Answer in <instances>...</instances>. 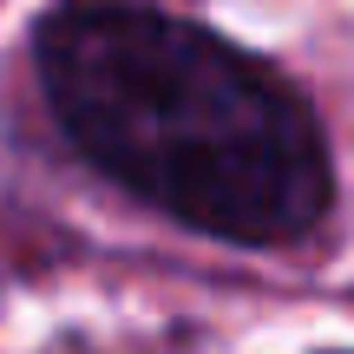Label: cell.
<instances>
[{"mask_svg":"<svg viewBox=\"0 0 354 354\" xmlns=\"http://www.w3.org/2000/svg\"><path fill=\"white\" fill-rule=\"evenodd\" d=\"M46 99L105 177L230 243H295L328 210L308 105L263 59L145 0H59L39 20Z\"/></svg>","mask_w":354,"mask_h":354,"instance_id":"6da1fadb","label":"cell"}]
</instances>
